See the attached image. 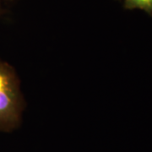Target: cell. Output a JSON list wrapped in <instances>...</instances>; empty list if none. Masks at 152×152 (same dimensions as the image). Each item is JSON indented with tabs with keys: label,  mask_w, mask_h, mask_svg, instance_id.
Segmentation results:
<instances>
[{
	"label": "cell",
	"mask_w": 152,
	"mask_h": 152,
	"mask_svg": "<svg viewBox=\"0 0 152 152\" xmlns=\"http://www.w3.org/2000/svg\"><path fill=\"white\" fill-rule=\"evenodd\" d=\"M24 108L25 101L16 72L0 59V131L10 133L19 128Z\"/></svg>",
	"instance_id": "1"
},
{
	"label": "cell",
	"mask_w": 152,
	"mask_h": 152,
	"mask_svg": "<svg viewBox=\"0 0 152 152\" xmlns=\"http://www.w3.org/2000/svg\"><path fill=\"white\" fill-rule=\"evenodd\" d=\"M4 13V4H3V0H0V17L2 16Z\"/></svg>",
	"instance_id": "3"
},
{
	"label": "cell",
	"mask_w": 152,
	"mask_h": 152,
	"mask_svg": "<svg viewBox=\"0 0 152 152\" xmlns=\"http://www.w3.org/2000/svg\"><path fill=\"white\" fill-rule=\"evenodd\" d=\"M10 1H12V0H10Z\"/></svg>",
	"instance_id": "4"
},
{
	"label": "cell",
	"mask_w": 152,
	"mask_h": 152,
	"mask_svg": "<svg viewBox=\"0 0 152 152\" xmlns=\"http://www.w3.org/2000/svg\"><path fill=\"white\" fill-rule=\"evenodd\" d=\"M124 4L126 10H140L152 15V0H124Z\"/></svg>",
	"instance_id": "2"
}]
</instances>
